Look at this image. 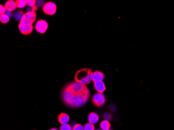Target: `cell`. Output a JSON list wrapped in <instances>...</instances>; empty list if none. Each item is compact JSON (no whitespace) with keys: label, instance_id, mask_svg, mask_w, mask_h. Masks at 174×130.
Masks as SVG:
<instances>
[{"label":"cell","instance_id":"6da1fadb","mask_svg":"<svg viewBox=\"0 0 174 130\" xmlns=\"http://www.w3.org/2000/svg\"><path fill=\"white\" fill-rule=\"evenodd\" d=\"M62 99L65 105L73 108L83 106L89 99L90 94H79L70 90L66 86L62 91Z\"/></svg>","mask_w":174,"mask_h":130},{"label":"cell","instance_id":"7a4b0ae2","mask_svg":"<svg viewBox=\"0 0 174 130\" xmlns=\"http://www.w3.org/2000/svg\"><path fill=\"white\" fill-rule=\"evenodd\" d=\"M92 70L89 69L83 68L80 69L75 75V81L83 85H88L92 81Z\"/></svg>","mask_w":174,"mask_h":130},{"label":"cell","instance_id":"3957f363","mask_svg":"<svg viewBox=\"0 0 174 130\" xmlns=\"http://www.w3.org/2000/svg\"><path fill=\"white\" fill-rule=\"evenodd\" d=\"M36 15L34 11H29L25 14L20 21V24L26 25H32L36 20Z\"/></svg>","mask_w":174,"mask_h":130},{"label":"cell","instance_id":"277c9868","mask_svg":"<svg viewBox=\"0 0 174 130\" xmlns=\"http://www.w3.org/2000/svg\"><path fill=\"white\" fill-rule=\"evenodd\" d=\"M57 10L56 5L52 2H48L44 4L42 7V10L46 14L53 15L55 14Z\"/></svg>","mask_w":174,"mask_h":130},{"label":"cell","instance_id":"5b68a950","mask_svg":"<svg viewBox=\"0 0 174 130\" xmlns=\"http://www.w3.org/2000/svg\"><path fill=\"white\" fill-rule=\"evenodd\" d=\"M92 100L93 103L98 107L103 106L106 101L105 95L103 93H100L94 94L92 96Z\"/></svg>","mask_w":174,"mask_h":130},{"label":"cell","instance_id":"8992f818","mask_svg":"<svg viewBox=\"0 0 174 130\" xmlns=\"http://www.w3.org/2000/svg\"><path fill=\"white\" fill-rule=\"evenodd\" d=\"M48 28V24L46 20H40L37 21L35 25V29L40 34H44L46 32Z\"/></svg>","mask_w":174,"mask_h":130},{"label":"cell","instance_id":"52a82bcc","mask_svg":"<svg viewBox=\"0 0 174 130\" xmlns=\"http://www.w3.org/2000/svg\"><path fill=\"white\" fill-rule=\"evenodd\" d=\"M18 28L20 32L24 35L29 34L33 31L32 25H26L20 23L18 24Z\"/></svg>","mask_w":174,"mask_h":130},{"label":"cell","instance_id":"ba28073f","mask_svg":"<svg viewBox=\"0 0 174 130\" xmlns=\"http://www.w3.org/2000/svg\"><path fill=\"white\" fill-rule=\"evenodd\" d=\"M94 87L98 93H103L106 89V87L103 81H100L94 82Z\"/></svg>","mask_w":174,"mask_h":130},{"label":"cell","instance_id":"9c48e42d","mask_svg":"<svg viewBox=\"0 0 174 130\" xmlns=\"http://www.w3.org/2000/svg\"><path fill=\"white\" fill-rule=\"evenodd\" d=\"M104 75L103 72L99 71H96L93 72L92 74V81L94 82L102 81L104 79Z\"/></svg>","mask_w":174,"mask_h":130},{"label":"cell","instance_id":"30bf717a","mask_svg":"<svg viewBox=\"0 0 174 130\" xmlns=\"http://www.w3.org/2000/svg\"><path fill=\"white\" fill-rule=\"evenodd\" d=\"M58 122L61 124H67L69 121V117L67 113H60L58 117Z\"/></svg>","mask_w":174,"mask_h":130},{"label":"cell","instance_id":"8fae6325","mask_svg":"<svg viewBox=\"0 0 174 130\" xmlns=\"http://www.w3.org/2000/svg\"><path fill=\"white\" fill-rule=\"evenodd\" d=\"M5 7L7 10H8L10 12L14 11L16 10L17 7L16 1L13 0L7 1V2L5 3Z\"/></svg>","mask_w":174,"mask_h":130},{"label":"cell","instance_id":"7c38bea8","mask_svg":"<svg viewBox=\"0 0 174 130\" xmlns=\"http://www.w3.org/2000/svg\"><path fill=\"white\" fill-rule=\"evenodd\" d=\"M88 120L89 123L94 124L99 120V116L95 113H91L88 115Z\"/></svg>","mask_w":174,"mask_h":130},{"label":"cell","instance_id":"4fadbf2b","mask_svg":"<svg viewBox=\"0 0 174 130\" xmlns=\"http://www.w3.org/2000/svg\"><path fill=\"white\" fill-rule=\"evenodd\" d=\"M101 129L102 130H109L111 128V124L109 121L103 120L102 121L100 124Z\"/></svg>","mask_w":174,"mask_h":130},{"label":"cell","instance_id":"5bb4252c","mask_svg":"<svg viewBox=\"0 0 174 130\" xmlns=\"http://www.w3.org/2000/svg\"><path fill=\"white\" fill-rule=\"evenodd\" d=\"M17 7L20 8H23L27 5V2L26 0H17L16 1Z\"/></svg>","mask_w":174,"mask_h":130},{"label":"cell","instance_id":"9a60e30c","mask_svg":"<svg viewBox=\"0 0 174 130\" xmlns=\"http://www.w3.org/2000/svg\"><path fill=\"white\" fill-rule=\"evenodd\" d=\"M0 20L3 24H7V22L10 20V17L6 14L1 15Z\"/></svg>","mask_w":174,"mask_h":130},{"label":"cell","instance_id":"2e32d148","mask_svg":"<svg viewBox=\"0 0 174 130\" xmlns=\"http://www.w3.org/2000/svg\"><path fill=\"white\" fill-rule=\"evenodd\" d=\"M24 14L21 11H17L15 13L14 18L16 20H22V17Z\"/></svg>","mask_w":174,"mask_h":130},{"label":"cell","instance_id":"e0dca14e","mask_svg":"<svg viewBox=\"0 0 174 130\" xmlns=\"http://www.w3.org/2000/svg\"><path fill=\"white\" fill-rule=\"evenodd\" d=\"M83 130H95V127L94 124L91 123H86L83 126Z\"/></svg>","mask_w":174,"mask_h":130},{"label":"cell","instance_id":"ac0fdd59","mask_svg":"<svg viewBox=\"0 0 174 130\" xmlns=\"http://www.w3.org/2000/svg\"><path fill=\"white\" fill-rule=\"evenodd\" d=\"M60 130H73V128L70 125L67 124H63L60 126Z\"/></svg>","mask_w":174,"mask_h":130},{"label":"cell","instance_id":"d6986e66","mask_svg":"<svg viewBox=\"0 0 174 130\" xmlns=\"http://www.w3.org/2000/svg\"><path fill=\"white\" fill-rule=\"evenodd\" d=\"M27 2V5H28L30 7H34L35 6V4H36V1L34 0H27L26 1Z\"/></svg>","mask_w":174,"mask_h":130},{"label":"cell","instance_id":"ffe728a7","mask_svg":"<svg viewBox=\"0 0 174 130\" xmlns=\"http://www.w3.org/2000/svg\"><path fill=\"white\" fill-rule=\"evenodd\" d=\"M73 130H83V127L80 124H76L73 127Z\"/></svg>","mask_w":174,"mask_h":130},{"label":"cell","instance_id":"44dd1931","mask_svg":"<svg viewBox=\"0 0 174 130\" xmlns=\"http://www.w3.org/2000/svg\"><path fill=\"white\" fill-rule=\"evenodd\" d=\"M104 119L105 120L109 121L111 120L112 118V116L111 113H107L104 114Z\"/></svg>","mask_w":174,"mask_h":130},{"label":"cell","instance_id":"7402d4cb","mask_svg":"<svg viewBox=\"0 0 174 130\" xmlns=\"http://www.w3.org/2000/svg\"><path fill=\"white\" fill-rule=\"evenodd\" d=\"M0 8H1V11H0L1 15L4 14L7 10L5 8V6H3L2 5H0Z\"/></svg>","mask_w":174,"mask_h":130},{"label":"cell","instance_id":"603a6c76","mask_svg":"<svg viewBox=\"0 0 174 130\" xmlns=\"http://www.w3.org/2000/svg\"><path fill=\"white\" fill-rule=\"evenodd\" d=\"M36 5L38 6H44V1H36Z\"/></svg>","mask_w":174,"mask_h":130},{"label":"cell","instance_id":"cb8c5ba5","mask_svg":"<svg viewBox=\"0 0 174 130\" xmlns=\"http://www.w3.org/2000/svg\"><path fill=\"white\" fill-rule=\"evenodd\" d=\"M6 14L7 15H8L10 17L12 16V14L11 13V12L8 11V10H6Z\"/></svg>","mask_w":174,"mask_h":130},{"label":"cell","instance_id":"d4e9b609","mask_svg":"<svg viewBox=\"0 0 174 130\" xmlns=\"http://www.w3.org/2000/svg\"><path fill=\"white\" fill-rule=\"evenodd\" d=\"M50 130H58L57 129H56V128H52L51 129H50Z\"/></svg>","mask_w":174,"mask_h":130},{"label":"cell","instance_id":"484cf974","mask_svg":"<svg viewBox=\"0 0 174 130\" xmlns=\"http://www.w3.org/2000/svg\"><path fill=\"white\" fill-rule=\"evenodd\" d=\"M101 130V129H97V130Z\"/></svg>","mask_w":174,"mask_h":130},{"label":"cell","instance_id":"4316f807","mask_svg":"<svg viewBox=\"0 0 174 130\" xmlns=\"http://www.w3.org/2000/svg\"></svg>","mask_w":174,"mask_h":130}]
</instances>
